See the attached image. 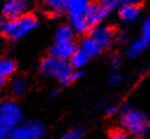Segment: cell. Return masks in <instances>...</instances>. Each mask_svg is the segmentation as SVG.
Returning a JSON list of instances; mask_svg holds the SVG:
<instances>
[{"label":"cell","instance_id":"obj_17","mask_svg":"<svg viewBox=\"0 0 150 139\" xmlns=\"http://www.w3.org/2000/svg\"><path fill=\"white\" fill-rule=\"evenodd\" d=\"M73 29L70 26H62L56 32V43L73 41Z\"/></svg>","mask_w":150,"mask_h":139},{"label":"cell","instance_id":"obj_2","mask_svg":"<svg viewBox=\"0 0 150 139\" xmlns=\"http://www.w3.org/2000/svg\"><path fill=\"white\" fill-rule=\"evenodd\" d=\"M38 21L34 15L25 14L16 20H4L0 21V31L10 39H20L33 31Z\"/></svg>","mask_w":150,"mask_h":139},{"label":"cell","instance_id":"obj_3","mask_svg":"<svg viewBox=\"0 0 150 139\" xmlns=\"http://www.w3.org/2000/svg\"><path fill=\"white\" fill-rule=\"evenodd\" d=\"M40 71L44 76H46L49 78H54V79L66 84L71 72L73 71V68L70 66L67 60L57 59V58H53L50 55L42 61Z\"/></svg>","mask_w":150,"mask_h":139},{"label":"cell","instance_id":"obj_27","mask_svg":"<svg viewBox=\"0 0 150 139\" xmlns=\"http://www.w3.org/2000/svg\"><path fill=\"white\" fill-rule=\"evenodd\" d=\"M120 58L118 57H115V58H112V60H111V66L114 67V68H117L118 66H120Z\"/></svg>","mask_w":150,"mask_h":139},{"label":"cell","instance_id":"obj_18","mask_svg":"<svg viewBox=\"0 0 150 139\" xmlns=\"http://www.w3.org/2000/svg\"><path fill=\"white\" fill-rule=\"evenodd\" d=\"M16 68H17V65H16L14 60L8 59V58L0 60V76H1L3 78L6 79L11 74H13Z\"/></svg>","mask_w":150,"mask_h":139},{"label":"cell","instance_id":"obj_30","mask_svg":"<svg viewBox=\"0 0 150 139\" xmlns=\"http://www.w3.org/2000/svg\"><path fill=\"white\" fill-rule=\"evenodd\" d=\"M5 83H6V79H5V78H3L1 76H0V88H1V87L5 85Z\"/></svg>","mask_w":150,"mask_h":139},{"label":"cell","instance_id":"obj_25","mask_svg":"<svg viewBox=\"0 0 150 139\" xmlns=\"http://www.w3.org/2000/svg\"><path fill=\"white\" fill-rule=\"evenodd\" d=\"M122 76L118 73V72H112L109 77V83L111 85H120L122 83Z\"/></svg>","mask_w":150,"mask_h":139},{"label":"cell","instance_id":"obj_23","mask_svg":"<svg viewBox=\"0 0 150 139\" xmlns=\"http://www.w3.org/2000/svg\"><path fill=\"white\" fill-rule=\"evenodd\" d=\"M83 74H84V72L82 71V70H73V71L71 72V74H70V77H69V79H67V81H66V84H71V83L79 80L83 77Z\"/></svg>","mask_w":150,"mask_h":139},{"label":"cell","instance_id":"obj_4","mask_svg":"<svg viewBox=\"0 0 150 139\" xmlns=\"http://www.w3.org/2000/svg\"><path fill=\"white\" fill-rule=\"evenodd\" d=\"M23 111L13 100H4L0 104V128L10 132L12 128L21 124Z\"/></svg>","mask_w":150,"mask_h":139},{"label":"cell","instance_id":"obj_5","mask_svg":"<svg viewBox=\"0 0 150 139\" xmlns=\"http://www.w3.org/2000/svg\"><path fill=\"white\" fill-rule=\"evenodd\" d=\"M45 133V125L39 120L19 124L8 132V139H40Z\"/></svg>","mask_w":150,"mask_h":139},{"label":"cell","instance_id":"obj_11","mask_svg":"<svg viewBox=\"0 0 150 139\" xmlns=\"http://www.w3.org/2000/svg\"><path fill=\"white\" fill-rule=\"evenodd\" d=\"M88 58H92V57H96L102 50L100 47L89 37V38H85L82 40V44H81V48H79Z\"/></svg>","mask_w":150,"mask_h":139},{"label":"cell","instance_id":"obj_16","mask_svg":"<svg viewBox=\"0 0 150 139\" xmlns=\"http://www.w3.org/2000/svg\"><path fill=\"white\" fill-rule=\"evenodd\" d=\"M27 86H28L27 80L24 77H17L12 80V83L10 85V88H11L12 94L19 97V95L25 94V92L27 91Z\"/></svg>","mask_w":150,"mask_h":139},{"label":"cell","instance_id":"obj_22","mask_svg":"<svg viewBox=\"0 0 150 139\" xmlns=\"http://www.w3.org/2000/svg\"><path fill=\"white\" fill-rule=\"evenodd\" d=\"M82 137H83V133L79 130H72L63 134L59 139H81Z\"/></svg>","mask_w":150,"mask_h":139},{"label":"cell","instance_id":"obj_19","mask_svg":"<svg viewBox=\"0 0 150 139\" xmlns=\"http://www.w3.org/2000/svg\"><path fill=\"white\" fill-rule=\"evenodd\" d=\"M47 7L53 12H60L65 10V0H46Z\"/></svg>","mask_w":150,"mask_h":139},{"label":"cell","instance_id":"obj_29","mask_svg":"<svg viewBox=\"0 0 150 139\" xmlns=\"http://www.w3.org/2000/svg\"><path fill=\"white\" fill-rule=\"evenodd\" d=\"M6 134H7V132H5L4 130L0 128V139H5L6 138Z\"/></svg>","mask_w":150,"mask_h":139},{"label":"cell","instance_id":"obj_6","mask_svg":"<svg viewBox=\"0 0 150 139\" xmlns=\"http://www.w3.org/2000/svg\"><path fill=\"white\" fill-rule=\"evenodd\" d=\"M90 38L100 47V50H103L105 47H109L110 44L112 43V39H114V32H112V29L108 26L97 25L91 31Z\"/></svg>","mask_w":150,"mask_h":139},{"label":"cell","instance_id":"obj_1","mask_svg":"<svg viewBox=\"0 0 150 139\" xmlns=\"http://www.w3.org/2000/svg\"><path fill=\"white\" fill-rule=\"evenodd\" d=\"M121 124L125 132L137 137L145 134L149 128L148 117L142 111L131 107L129 104L124 105L121 110Z\"/></svg>","mask_w":150,"mask_h":139},{"label":"cell","instance_id":"obj_24","mask_svg":"<svg viewBox=\"0 0 150 139\" xmlns=\"http://www.w3.org/2000/svg\"><path fill=\"white\" fill-rule=\"evenodd\" d=\"M111 139H134V138L131 134H129L124 130H120V131H115L112 133Z\"/></svg>","mask_w":150,"mask_h":139},{"label":"cell","instance_id":"obj_14","mask_svg":"<svg viewBox=\"0 0 150 139\" xmlns=\"http://www.w3.org/2000/svg\"><path fill=\"white\" fill-rule=\"evenodd\" d=\"M148 45H149V43H146L143 38H137V39H135L131 44H130V46H129V50H128V55L130 57V58H136V57H138L146 47H148Z\"/></svg>","mask_w":150,"mask_h":139},{"label":"cell","instance_id":"obj_10","mask_svg":"<svg viewBox=\"0 0 150 139\" xmlns=\"http://www.w3.org/2000/svg\"><path fill=\"white\" fill-rule=\"evenodd\" d=\"M89 5V0H65V10L70 17L84 15Z\"/></svg>","mask_w":150,"mask_h":139},{"label":"cell","instance_id":"obj_8","mask_svg":"<svg viewBox=\"0 0 150 139\" xmlns=\"http://www.w3.org/2000/svg\"><path fill=\"white\" fill-rule=\"evenodd\" d=\"M109 13L99 5V4H90L85 14H84V18L88 22L89 26H97L99 25L108 15Z\"/></svg>","mask_w":150,"mask_h":139},{"label":"cell","instance_id":"obj_9","mask_svg":"<svg viewBox=\"0 0 150 139\" xmlns=\"http://www.w3.org/2000/svg\"><path fill=\"white\" fill-rule=\"evenodd\" d=\"M76 45L73 41L69 43H54L50 50V54L53 58L62 59V60H67L71 58V55L76 52Z\"/></svg>","mask_w":150,"mask_h":139},{"label":"cell","instance_id":"obj_12","mask_svg":"<svg viewBox=\"0 0 150 139\" xmlns=\"http://www.w3.org/2000/svg\"><path fill=\"white\" fill-rule=\"evenodd\" d=\"M139 10L137 5H121L120 17L125 21H134L138 18Z\"/></svg>","mask_w":150,"mask_h":139},{"label":"cell","instance_id":"obj_28","mask_svg":"<svg viewBox=\"0 0 150 139\" xmlns=\"http://www.w3.org/2000/svg\"><path fill=\"white\" fill-rule=\"evenodd\" d=\"M116 112V107L115 106H109L108 109H105V113L106 114H112Z\"/></svg>","mask_w":150,"mask_h":139},{"label":"cell","instance_id":"obj_31","mask_svg":"<svg viewBox=\"0 0 150 139\" xmlns=\"http://www.w3.org/2000/svg\"><path fill=\"white\" fill-rule=\"evenodd\" d=\"M57 94H58V91H57V90H53V91H52V93H51V95H52V97H56Z\"/></svg>","mask_w":150,"mask_h":139},{"label":"cell","instance_id":"obj_7","mask_svg":"<svg viewBox=\"0 0 150 139\" xmlns=\"http://www.w3.org/2000/svg\"><path fill=\"white\" fill-rule=\"evenodd\" d=\"M27 10V3L25 0H8L3 6V14L7 20H16L25 15Z\"/></svg>","mask_w":150,"mask_h":139},{"label":"cell","instance_id":"obj_15","mask_svg":"<svg viewBox=\"0 0 150 139\" xmlns=\"http://www.w3.org/2000/svg\"><path fill=\"white\" fill-rule=\"evenodd\" d=\"M89 61V58L81 51V50H76L71 58H70V66L73 68V70H82Z\"/></svg>","mask_w":150,"mask_h":139},{"label":"cell","instance_id":"obj_26","mask_svg":"<svg viewBox=\"0 0 150 139\" xmlns=\"http://www.w3.org/2000/svg\"><path fill=\"white\" fill-rule=\"evenodd\" d=\"M121 5H136L137 0H120Z\"/></svg>","mask_w":150,"mask_h":139},{"label":"cell","instance_id":"obj_20","mask_svg":"<svg viewBox=\"0 0 150 139\" xmlns=\"http://www.w3.org/2000/svg\"><path fill=\"white\" fill-rule=\"evenodd\" d=\"M98 4L109 13L111 11H114L120 5V0H99Z\"/></svg>","mask_w":150,"mask_h":139},{"label":"cell","instance_id":"obj_21","mask_svg":"<svg viewBox=\"0 0 150 139\" xmlns=\"http://www.w3.org/2000/svg\"><path fill=\"white\" fill-rule=\"evenodd\" d=\"M141 38H143L146 43H150V17H149V18L145 20V22L143 24Z\"/></svg>","mask_w":150,"mask_h":139},{"label":"cell","instance_id":"obj_13","mask_svg":"<svg viewBox=\"0 0 150 139\" xmlns=\"http://www.w3.org/2000/svg\"><path fill=\"white\" fill-rule=\"evenodd\" d=\"M70 27L73 29V32L77 33H85L89 29V25L84 18V15H72L70 17Z\"/></svg>","mask_w":150,"mask_h":139}]
</instances>
